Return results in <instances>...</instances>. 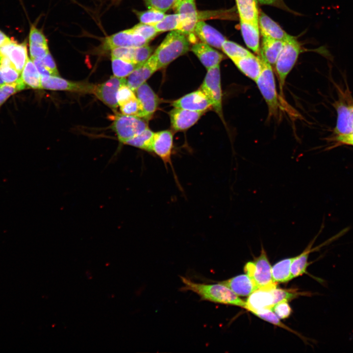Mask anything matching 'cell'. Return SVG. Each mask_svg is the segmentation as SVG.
<instances>
[{
  "instance_id": "cell-1",
  "label": "cell",
  "mask_w": 353,
  "mask_h": 353,
  "mask_svg": "<svg viewBox=\"0 0 353 353\" xmlns=\"http://www.w3.org/2000/svg\"><path fill=\"white\" fill-rule=\"evenodd\" d=\"M184 284L181 291H191L199 295L202 300L215 303L245 307V302L226 286L220 283H197L190 279L180 277Z\"/></svg>"
},
{
  "instance_id": "cell-2",
  "label": "cell",
  "mask_w": 353,
  "mask_h": 353,
  "mask_svg": "<svg viewBox=\"0 0 353 353\" xmlns=\"http://www.w3.org/2000/svg\"><path fill=\"white\" fill-rule=\"evenodd\" d=\"M189 45L185 34L178 30L171 31L153 53L157 60L158 70L187 52Z\"/></svg>"
},
{
  "instance_id": "cell-3",
  "label": "cell",
  "mask_w": 353,
  "mask_h": 353,
  "mask_svg": "<svg viewBox=\"0 0 353 353\" xmlns=\"http://www.w3.org/2000/svg\"><path fill=\"white\" fill-rule=\"evenodd\" d=\"M258 56L261 60L262 68L255 82L267 104L269 115L277 116L280 105L272 67L263 57Z\"/></svg>"
},
{
  "instance_id": "cell-4",
  "label": "cell",
  "mask_w": 353,
  "mask_h": 353,
  "mask_svg": "<svg viewBox=\"0 0 353 353\" xmlns=\"http://www.w3.org/2000/svg\"><path fill=\"white\" fill-rule=\"evenodd\" d=\"M301 50V45L294 37L290 36L284 41L274 65L281 95L286 77L295 65Z\"/></svg>"
},
{
  "instance_id": "cell-5",
  "label": "cell",
  "mask_w": 353,
  "mask_h": 353,
  "mask_svg": "<svg viewBox=\"0 0 353 353\" xmlns=\"http://www.w3.org/2000/svg\"><path fill=\"white\" fill-rule=\"evenodd\" d=\"M246 274L252 280L258 289L262 287L274 288L277 283L272 277V267L265 250L262 246L260 255L252 261L247 262L244 268Z\"/></svg>"
},
{
  "instance_id": "cell-6",
  "label": "cell",
  "mask_w": 353,
  "mask_h": 353,
  "mask_svg": "<svg viewBox=\"0 0 353 353\" xmlns=\"http://www.w3.org/2000/svg\"><path fill=\"white\" fill-rule=\"evenodd\" d=\"M112 127L117 135L120 142L124 143L148 128L147 120L134 116L117 114Z\"/></svg>"
},
{
  "instance_id": "cell-7",
  "label": "cell",
  "mask_w": 353,
  "mask_h": 353,
  "mask_svg": "<svg viewBox=\"0 0 353 353\" xmlns=\"http://www.w3.org/2000/svg\"><path fill=\"white\" fill-rule=\"evenodd\" d=\"M200 89L209 99L215 112L223 120L220 65L207 70Z\"/></svg>"
},
{
  "instance_id": "cell-8",
  "label": "cell",
  "mask_w": 353,
  "mask_h": 353,
  "mask_svg": "<svg viewBox=\"0 0 353 353\" xmlns=\"http://www.w3.org/2000/svg\"><path fill=\"white\" fill-rule=\"evenodd\" d=\"M173 6L180 19L178 30L185 34L194 32L199 21L195 0H176Z\"/></svg>"
},
{
  "instance_id": "cell-9",
  "label": "cell",
  "mask_w": 353,
  "mask_h": 353,
  "mask_svg": "<svg viewBox=\"0 0 353 353\" xmlns=\"http://www.w3.org/2000/svg\"><path fill=\"white\" fill-rule=\"evenodd\" d=\"M41 89L94 93L96 86L86 82L70 81L59 76H41Z\"/></svg>"
},
{
  "instance_id": "cell-10",
  "label": "cell",
  "mask_w": 353,
  "mask_h": 353,
  "mask_svg": "<svg viewBox=\"0 0 353 353\" xmlns=\"http://www.w3.org/2000/svg\"><path fill=\"white\" fill-rule=\"evenodd\" d=\"M149 42L143 36L133 32L130 28L106 38L103 48L111 50L117 47L136 48L147 45Z\"/></svg>"
},
{
  "instance_id": "cell-11",
  "label": "cell",
  "mask_w": 353,
  "mask_h": 353,
  "mask_svg": "<svg viewBox=\"0 0 353 353\" xmlns=\"http://www.w3.org/2000/svg\"><path fill=\"white\" fill-rule=\"evenodd\" d=\"M124 84H126V78L112 76L106 82L96 86L94 94L105 104L116 110L119 105L117 92L120 87Z\"/></svg>"
},
{
  "instance_id": "cell-12",
  "label": "cell",
  "mask_w": 353,
  "mask_h": 353,
  "mask_svg": "<svg viewBox=\"0 0 353 353\" xmlns=\"http://www.w3.org/2000/svg\"><path fill=\"white\" fill-rule=\"evenodd\" d=\"M173 145V137L172 132L170 130H166L154 132L152 152L155 153L162 159L166 167L168 165L170 166L173 171L174 177L176 179L171 160Z\"/></svg>"
},
{
  "instance_id": "cell-13",
  "label": "cell",
  "mask_w": 353,
  "mask_h": 353,
  "mask_svg": "<svg viewBox=\"0 0 353 353\" xmlns=\"http://www.w3.org/2000/svg\"><path fill=\"white\" fill-rule=\"evenodd\" d=\"M0 56L7 57L14 68L21 73L28 59L26 43H18L10 39L0 47Z\"/></svg>"
},
{
  "instance_id": "cell-14",
  "label": "cell",
  "mask_w": 353,
  "mask_h": 353,
  "mask_svg": "<svg viewBox=\"0 0 353 353\" xmlns=\"http://www.w3.org/2000/svg\"><path fill=\"white\" fill-rule=\"evenodd\" d=\"M158 70L157 60L153 53L147 61L135 69L128 76L126 85L135 92Z\"/></svg>"
},
{
  "instance_id": "cell-15",
  "label": "cell",
  "mask_w": 353,
  "mask_h": 353,
  "mask_svg": "<svg viewBox=\"0 0 353 353\" xmlns=\"http://www.w3.org/2000/svg\"><path fill=\"white\" fill-rule=\"evenodd\" d=\"M172 105L174 107L197 112H204L212 107L210 101L201 89L174 101Z\"/></svg>"
},
{
  "instance_id": "cell-16",
  "label": "cell",
  "mask_w": 353,
  "mask_h": 353,
  "mask_svg": "<svg viewBox=\"0 0 353 353\" xmlns=\"http://www.w3.org/2000/svg\"><path fill=\"white\" fill-rule=\"evenodd\" d=\"M274 288L262 287L254 291L245 302V308L252 313L263 309H272L275 305L272 292V289Z\"/></svg>"
},
{
  "instance_id": "cell-17",
  "label": "cell",
  "mask_w": 353,
  "mask_h": 353,
  "mask_svg": "<svg viewBox=\"0 0 353 353\" xmlns=\"http://www.w3.org/2000/svg\"><path fill=\"white\" fill-rule=\"evenodd\" d=\"M203 113L174 107L169 112L171 126L175 131L186 130L197 123Z\"/></svg>"
},
{
  "instance_id": "cell-18",
  "label": "cell",
  "mask_w": 353,
  "mask_h": 353,
  "mask_svg": "<svg viewBox=\"0 0 353 353\" xmlns=\"http://www.w3.org/2000/svg\"><path fill=\"white\" fill-rule=\"evenodd\" d=\"M135 92L143 108V118L148 121L158 107L159 98L146 82L140 86Z\"/></svg>"
},
{
  "instance_id": "cell-19",
  "label": "cell",
  "mask_w": 353,
  "mask_h": 353,
  "mask_svg": "<svg viewBox=\"0 0 353 353\" xmlns=\"http://www.w3.org/2000/svg\"><path fill=\"white\" fill-rule=\"evenodd\" d=\"M258 24L262 37L285 41L291 36L261 11H259Z\"/></svg>"
},
{
  "instance_id": "cell-20",
  "label": "cell",
  "mask_w": 353,
  "mask_h": 353,
  "mask_svg": "<svg viewBox=\"0 0 353 353\" xmlns=\"http://www.w3.org/2000/svg\"><path fill=\"white\" fill-rule=\"evenodd\" d=\"M191 50L207 70L220 65L223 58L222 54L203 42L193 45Z\"/></svg>"
},
{
  "instance_id": "cell-21",
  "label": "cell",
  "mask_w": 353,
  "mask_h": 353,
  "mask_svg": "<svg viewBox=\"0 0 353 353\" xmlns=\"http://www.w3.org/2000/svg\"><path fill=\"white\" fill-rule=\"evenodd\" d=\"M194 32L203 43L219 49L226 40L220 32L202 21L197 23Z\"/></svg>"
},
{
  "instance_id": "cell-22",
  "label": "cell",
  "mask_w": 353,
  "mask_h": 353,
  "mask_svg": "<svg viewBox=\"0 0 353 353\" xmlns=\"http://www.w3.org/2000/svg\"><path fill=\"white\" fill-rule=\"evenodd\" d=\"M231 289L238 296H249L258 289L252 280L247 275H240L219 282Z\"/></svg>"
},
{
  "instance_id": "cell-23",
  "label": "cell",
  "mask_w": 353,
  "mask_h": 353,
  "mask_svg": "<svg viewBox=\"0 0 353 353\" xmlns=\"http://www.w3.org/2000/svg\"><path fill=\"white\" fill-rule=\"evenodd\" d=\"M237 68L246 76L255 81L260 75L262 68L260 57L252 54L232 60Z\"/></svg>"
},
{
  "instance_id": "cell-24",
  "label": "cell",
  "mask_w": 353,
  "mask_h": 353,
  "mask_svg": "<svg viewBox=\"0 0 353 353\" xmlns=\"http://www.w3.org/2000/svg\"><path fill=\"white\" fill-rule=\"evenodd\" d=\"M240 29L246 46L256 54H259V28L257 23L240 20Z\"/></svg>"
},
{
  "instance_id": "cell-25",
  "label": "cell",
  "mask_w": 353,
  "mask_h": 353,
  "mask_svg": "<svg viewBox=\"0 0 353 353\" xmlns=\"http://www.w3.org/2000/svg\"><path fill=\"white\" fill-rule=\"evenodd\" d=\"M337 111L335 132L337 134L353 133V105L340 104L337 106Z\"/></svg>"
},
{
  "instance_id": "cell-26",
  "label": "cell",
  "mask_w": 353,
  "mask_h": 353,
  "mask_svg": "<svg viewBox=\"0 0 353 353\" xmlns=\"http://www.w3.org/2000/svg\"><path fill=\"white\" fill-rule=\"evenodd\" d=\"M284 44V41L262 37L259 55L270 65H274Z\"/></svg>"
},
{
  "instance_id": "cell-27",
  "label": "cell",
  "mask_w": 353,
  "mask_h": 353,
  "mask_svg": "<svg viewBox=\"0 0 353 353\" xmlns=\"http://www.w3.org/2000/svg\"><path fill=\"white\" fill-rule=\"evenodd\" d=\"M240 20L257 23L259 10L256 0H235Z\"/></svg>"
},
{
  "instance_id": "cell-28",
  "label": "cell",
  "mask_w": 353,
  "mask_h": 353,
  "mask_svg": "<svg viewBox=\"0 0 353 353\" xmlns=\"http://www.w3.org/2000/svg\"><path fill=\"white\" fill-rule=\"evenodd\" d=\"M315 239L310 243L302 253L295 256L290 268L291 279L306 273V269L309 265L308 262V256L310 252L314 250L312 249V246Z\"/></svg>"
},
{
  "instance_id": "cell-29",
  "label": "cell",
  "mask_w": 353,
  "mask_h": 353,
  "mask_svg": "<svg viewBox=\"0 0 353 353\" xmlns=\"http://www.w3.org/2000/svg\"><path fill=\"white\" fill-rule=\"evenodd\" d=\"M295 257L286 258L277 262L272 267L274 282H286L291 279L290 268Z\"/></svg>"
},
{
  "instance_id": "cell-30",
  "label": "cell",
  "mask_w": 353,
  "mask_h": 353,
  "mask_svg": "<svg viewBox=\"0 0 353 353\" xmlns=\"http://www.w3.org/2000/svg\"><path fill=\"white\" fill-rule=\"evenodd\" d=\"M21 78L26 86L33 89H41V76L32 59H28L27 61Z\"/></svg>"
},
{
  "instance_id": "cell-31",
  "label": "cell",
  "mask_w": 353,
  "mask_h": 353,
  "mask_svg": "<svg viewBox=\"0 0 353 353\" xmlns=\"http://www.w3.org/2000/svg\"><path fill=\"white\" fill-rule=\"evenodd\" d=\"M111 63L114 76L121 78L128 76L135 69L142 64L113 56H111Z\"/></svg>"
},
{
  "instance_id": "cell-32",
  "label": "cell",
  "mask_w": 353,
  "mask_h": 353,
  "mask_svg": "<svg viewBox=\"0 0 353 353\" xmlns=\"http://www.w3.org/2000/svg\"><path fill=\"white\" fill-rule=\"evenodd\" d=\"M154 132L147 128L139 134L126 141L124 144L152 152V145Z\"/></svg>"
},
{
  "instance_id": "cell-33",
  "label": "cell",
  "mask_w": 353,
  "mask_h": 353,
  "mask_svg": "<svg viewBox=\"0 0 353 353\" xmlns=\"http://www.w3.org/2000/svg\"><path fill=\"white\" fill-rule=\"evenodd\" d=\"M221 49L232 61L252 54L242 46L227 40L223 42Z\"/></svg>"
},
{
  "instance_id": "cell-34",
  "label": "cell",
  "mask_w": 353,
  "mask_h": 353,
  "mask_svg": "<svg viewBox=\"0 0 353 353\" xmlns=\"http://www.w3.org/2000/svg\"><path fill=\"white\" fill-rule=\"evenodd\" d=\"M180 19L178 14L166 15L159 22L153 25L158 32L178 30Z\"/></svg>"
},
{
  "instance_id": "cell-35",
  "label": "cell",
  "mask_w": 353,
  "mask_h": 353,
  "mask_svg": "<svg viewBox=\"0 0 353 353\" xmlns=\"http://www.w3.org/2000/svg\"><path fill=\"white\" fill-rule=\"evenodd\" d=\"M27 86L21 78L18 81L12 84H4L0 87V106L8 98L18 91L27 88Z\"/></svg>"
},
{
  "instance_id": "cell-36",
  "label": "cell",
  "mask_w": 353,
  "mask_h": 353,
  "mask_svg": "<svg viewBox=\"0 0 353 353\" xmlns=\"http://www.w3.org/2000/svg\"><path fill=\"white\" fill-rule=\"evenodd\" d=\"M135 13L141 23L152 25L160 21L166 15L165 13L151 9Z\"/></svg>"
},
{
  "instance_id": "cell-37",
  "label": "cell",
  "mask_w": 353,
  "mask_h": 353,
  "mask_svg": "<svg viewBox=\"0 0 353 353\" xmlns=\"http://www.w3.org/2000/svg\"><path fill=\"white\" fill-rule=\"evenodd\" d=\"M137 48L117 47L113 48L111 50V56L137 63Z\"/></svg>"
},
{
  "instance_id": "cell-38",
  "label": "cell",
  "mask_w": 353,
  "mask_h": 353,
  "mask_svg": "<svg viewBox=\"0 0 353 353\" xmlns=\"http://www.w3.org/2000/svg\"><path fill=\"white\" fill-rule=\"evenodd\" d=\"M120 106L122 114L143 118V108L136 97Z\"/></svg>"
},
{
  "instance_id": "cell-39",
  "label": "cell",
  "mask_w": 353,
  "mask_h": 353,
  "mask_svg": "<svg viewBox=\"0 0 353 353\" xmlns=\"http://www.w3.org/2000/svg\"><path fill=\"white\" fill-rule=\"evenodd\" d=\"M257 317L263 320L266 321L273 325L281 327L285 329L294 332L291 330L286 325L280 322L279 318L276 315V314L270 309H266L259 310L253 313Z\"/></svg>"
},
{
  "instance_id": "cell-40",
  "label": "cell",
  "mask_w": 353,
  "mask_h": 353,
  "mask_svg": "<svg viewBox=\"0 0 353 353\" xmlns=\"http://www.w3.org/2000/svg\"><path fill=\"white\" fill-rule=\"evenodd\" d=\"M0 75L6 84L15 83L21 78V73L12 66L0 67Z\"/></svg>"
},
{
  "instance_id": "cell-41",
  "label": "cell",
  "mask_w": 353,
  "mask_h": 353,
  "mask_svg": "<svg viewBox=\"0 0 353 353\" xmlns=\"http://www.w3.org/2000/svg\"><path fill=\"white\" fill-rule=\"evenodd\" d=\"M131 29L133 32L143 36L148 42L152 40L158 33L153 25L141 23Z\"/></svg>"
},
{
  "instance_id": "cell-42",
  "label": "cell",
  "mask_w": 353,
  "mask_h": 353,
  "mask_svg": "<svg viewBox=\"0 0 353 353\" xmlns=\"http://www.w3.org/2000/svg\"><path fill=\"white\" fill-rule=\"evenodd\" d=\"M275 299V304L280 301H290L299 296V293L294 290L277 288V287L272 289Z\"/></svg>"
},
{
  "instance_id": "cell-43",
  "label": "cell",
  "mask_w": 353,
  "mask_h": 353,
  "mask_svg": "<svg viewBox=\"0 0 353 353\" xmlns=\"http://www.w3.org/2000/svg\"><path fill=\"white\" fill-rule=\"evenodd\" d=\"M149 9L156 10L163 13L166 12L174 4L176 0H144Z\"/></svg>"
},
{
  "instance_id": "cell-44",
  "label": "cell",
  "mask_w": 353,
  "mask_h": 353,
  "mask_svg": "<svg viewBox=\"0 0 353 353\" xmlns=\"http://www.w3.org/2000/svg\"><path fill=\"white\" fill-rule=\"evenodd\" d=\"M134 92L126 85H122L117 92V101L119 106L136 97Z\"/></svg>"
},
{
  "instance_id": "cell-45",
  "label": "cell",
  "mask_w": 353,
  "mask_h": 353,
  "mask_svg": "<svg viewBox=\"0 0 353 353\" xmlns=\"http://www.w3.org/2000/svg\"><path fill=\"white\" fill-rule=\"evenodd\" d=\"M29 51L31 59H42L50 51L48 45L29 43Z\"/></svg>"
},
{
  "instance_id": "cell-46",
  "label": "cell",
  "mask_w": 353,
  "mask_h": 353,
  "mask_svg": "<svg viewBox=\"0 0 353 353\" xmlns=\"http://www.w3.org/2000/svg\"><path fill=\"white\" fill-rule=\"evenodd\" d=\"M272 310L279 319H282L287 318L292 312L291 307L286 301H280L276 303Z\"/></svg>"
},
{
  "instance_id": "cell-47",
  "label": "cell",
  "mask_w": 353,
  "mask_h": 353,
  "mask_svg": "<svg viewBox=\"0 0 353 353\" xmlns=\"http://www.w3.org/2000/svg\"><path fill=\"white\" fill-rule=\"evenodd\" d=\"M29 43L48 45V40L42 31L32 25L29 34Z\"/></svg>"
},
{
  "instance_id": "cell-48",
  "label": "cell",
  "mask_w": 353,
  "mask_h": 353,
  "mask_svg": "<svg viewBox=\"0 0 353 353\" xmlns=\"http://www.w3.org/2000/svg\"><path fill=\"white\" fill-rule=\"evenodd\" d=\"M41 60L52 76H59L56 64L50 52Z\"/></svg>"
},
{
  "instance_id": "cell-49",
  "label": "cell",
  "mask_w": 353,
  "mask_h": 353,
  "mask_svg": "<svg viewBox=\"0 0 353 353\" xmlns=\"http://www.w3.org/2000/svg\"><path fill=\"white\" fill-rule=\"evenodd\" d=\"M41 76H52L51 73L43 64L41 59H32Z\"/></svg>"
},
{
  "instance_id": "cell-50",
  "label": "cell",
  "mask_w": 353,
  "mask_h": 353,
  "mask_svg": "<svg viewBox=\"0 0 353 353\" xmlns=\"http://www.w3.org/2000/svg\"><path fill=\"white\" fill-rule=\"evenodd\" d=\"M336 139L341 144L353 146V133L338 134Z\"/></svg>"
},
{
  "instance_id": "cell-51",
  "label": "cell",
  "mask_w": 353,
  "mask_h": 353,
  "mask_svg": "<svg viewBox=\"0 0 353 353\" xmlns=\"http://www.w3.org/2000/svg\"><path fill=\"white\" fill-rule=\"evenodd\" d=\"M261 4L275 6L281 8H285L282 0H256Z\"/></svg>"
},
{
  "instance_id": "cell-52",
  "label": "cell",
  "mask_w": 353,
  "mask_h": 353,
  "mask_svg": "<svg viewBox=\"0 0 353 353\" xmlns=\"http://www.w3.org/2000/svg\"><path fill=\"white\" fill-rule=\"evenodd\" d=\"M10 39L4 32L0 30V47L7 42Z\"/></svg>"
},
{
  "instance_id": "cell-53",
  "label": "cell",
  "mask_w": 353,
  "mask_h": 353,
  "mask_svg": "<svg viewBox=\"0 0 353 353\" xmlns=\"http://www.w3.org/2000/svg\"><path fill=\"white\" fill-rule=\"evenodd\" d=\"M4 82L3 81L0 75V87H1L3 85H4Z\"/></svg>"
}]
</instances>
